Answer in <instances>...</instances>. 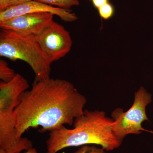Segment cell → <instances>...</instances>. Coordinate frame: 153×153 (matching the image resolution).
Listing matches in <instances>:
<instances>
[{
  "label": "cell",
  "mask_w": 153,
  "mask_h": 153,
  "mask_svg": "<svg viewBox=\"0 0 153 153\" xmlns=\"http://www.w3.org/2000/svg\"><path fill=\"white\" fill-rule=\"evenodd\" d=\"M87 100L71 82L60 79L35 81L20 95L15 111L17 139L30 128L51 131L68 125L83 113Z\"/></svg>",
  "instance_id": "obj_1"
},
{
  "label": "cell",
  "mask_w": 153,
  "mask_h": 153,
  "mask_svg": "<svg viewBox=\"0 0 153 153\" xmlns=\"http://www.w3.org/2000/svg\"><path fill=\"white\" fill-rule=\"evenodd\" d=\"M113 121L104 111L84 110L75 119L73 128L63 126L50 131L46 141V153H57L65 148L85 145H97L106 151L117 149L122 141L112 131Z\"/></svg>",
  "instance_id": "obj_2"
},
{
  "label": "cell",
  "mask_w": 153,
  "mask_h": 153,
  "mask_svg": "<svg viewBox=\"0 0 153 153\" xmlns=\"http://www.w3.org/2000/svg\"><path fill=\"white\" fill-rule=\"evenodd\" d=\"M0 56L27 63L35 73V81L50 78L51 65L36 36L1 29Z\"/></svg>",
  "instance_id": "obj_3"
},
{
  "label": "cell",
  "mask_w": 153,
  "mask_h": 153,
  "mask_svg": "<svg viewBox=\"0 0 153 153\" xmlns=\"http://www.w3.org/2000/svg\"><path fill=\"white\" fill-rule=\"evenodd\" d=\"M30 87L27 79L17 74L9 82H0V149H7L18 141L15 111L20 95Z\"/></svg>",
  "instance_id": "obj_4"
},
{
  "label": "cell",
  "mask_w": 153,
  "mask_h": 153,
  "mask_svg": "<svg viewBox=\"0 0 153 153\" xmlns=\"http://www.w3.org/2000/svg\"><path fill=\"white\" fill-rule=\"evenodd\" d=\"M152 100V94L141 86L135 92L133 103L128 110L124 111L122 108H118L112 111V131L120 140L123 141L128 135L149 131L143 127L142 124L149 121L146 109Z\"/></svg>",
  "instance_id": "obj_5"
},
{
  "label": "cell",
  "mask_w": 153,
  "mask_h": 153,
  "mask_svg": "<svg viewBox=\"0 0 153 153\" xmlns=\"http://www.w3.org/2000/svg\"><path fill=\"white\" fill-rule=\"evenodd\" d=\"M36 38L51 63L65 57L72 45L69 32L54 21Z\"/></svg>",
  "instance_id": "obj_6"
},
{
  "label": "cell",
  "mask_w": 153,
  "mask_h": 153,
  "mask_svg": "<svg viewBox=\"0 0 153 153\" xmlns=\"http://www.w3.org/2000/svg\"><path fill=\"white\" fill-rule=\"evenodd\" d=\"M54 16L48 13L24 14L0 22V27L37 36L53 23Z\"/></svg>",
  "instance_id": "obj_7"
},
{
  "label": "cell",
  "mask_w": 153,
  "mask_h": 153,
  "mask_svg": "<svg viewBox=\"0 0 153 153\" xmlns=\"http://www.w3.org/2000/svg\"><path fill=\"white\" fill-rule=\"evenodd\" d=\"M35 13H51L65 22H73L77 19L76 15L70 10L53 7L33 0L19 5L11 6L4 10L1 11L0 22L24 14Z\"/></svg>",
  "instance_id": "obj_8"
},
{
  "label": "cell",
  "mask_w": 153,
  "mask_h": 153,
  "mask_svg": "<svg viewBox=\"0 0 153 153\" xmlns=\"http://www.w3.org/2000/svg\"><path fill=\"white\" fill-rule=\"evenodd\" d=\"M33 148V143L27 138L22 137L10 148L7 149H0V153H21Z\"/></svg>",
  "instance_id": "obj_9"
},
{
  "label": "cell",
  "mask_w": 153,
  "mask_h": 153,
  "mask_svg": "<svg viewBox=\"0 0 153 153\" xmlns=\"http://www.w3.org/2000/svg\"><path fill=\"white\" fill-rule=\"evenodd\" d=\"M37 1L44 3L57 7L69 10L74 6L79 4L78 0H35Z\"/></svg>",
  "instance_id": "obj_10"
},
{
  "label": "cell",
  "mask_w": 153,
  "mask_h": 153,
  "mask_svg": "<svg viewBox=\"0 0 153 153\" xmlns=\"http://www.w3.org/2000/svg\"><path fill=\"white\" fill-rule=\"evenodd\" d=\"M13 69L9 66L7 61L0 60V79L3 82H10L13 79L16 75Z\"/></svg>",
  "instance_id": "obj_11"
},
{
  "label": "cell",
  "mask_w": 153,
  "mask_h": 153,
  "mask_svg": "<svg viewBox=\"0 0 153 153\" xmlns=\"http://www.w3.org/2000/svg\"><path fill=\"white\" fill-rule=\"evenodd\" d=\"M97 10L100 17L105 20L111 19L115 14L114 7L110 2L100 7Z\"/></svg>",
  "instance_id": "obj_12"
},
{
  "label": "cell",
  "mask_w": 153,
  "mask_h": 153,
  "mask_svg": "<svg viewBox=\"0 0 153 153\" xmlns=\"http://www.w3.org/2000/svg\"><path fill=\"white\" fill-rule=\"evenodd\" d=\"M73 153H107L102 148L97 147L94 145L82 146Z\"/></svg>",
  "instance_id": "obj_13"
},
{
  "label": "cell",
  "mask_w": 153,
  "mask_h": 153,
  "mask_svg": "<svg viewBox=\"0 0 153 153\" xmlns=\"http://www.w3.org/2000/svg\"><path fill=\"white\" fill-rule=\"evenodd\" d=\"M93 6L96 8L98 9L100 7L109 2V0H91Z\"/></svg>",
  "instance_id": "obj_14"
},
{
  "label": "cell",
  "mask_w": 153,
  "mask_h": 153,
  "mask_svg": "<svg viewBox=\"0 0 153 153\" xmlns=\"http://www.w3.org/2000/svg\"><path fill=\"white\" fill-rule=\"evenodd\" d=\"M11 6L10 0H0V12L4 10Z\"/></svg>",
  "instance_id": "obj_15"
},
{
  "label": "cell",
  "mask_w": 153,
  "mask_h": 153,
  "mask_svg": "<svg viewBox=\"0 0 153 153\" xmlns=\"http://www.w3.org/2000/svg\"><path fill=\"white\" fill-rule=\"evenodd\" d=\"M33 0H10L11 6L19 5Z\"/></svg>",
  "instance_id": "obj_16"
},
{
  "label": "cell",
  "mask_w": 153,
  "mask_h": 153,
  "mask_svg": "<svg viewBox=\"0 0 153 153\" xmlns=\"http://www.w3.org/2000/svg\"><path fill=\"white\" fill-rule=\"evenodd\" d=\"M26 152L24 153H38L37 150L35 148H32L29 149L27 150H26Z\"/></svg>",
  "instance_id": "obj_17"
},
{
  "label": "cell",
  "mask_w": 153,
  "mask_h": 153,
  "mask_svg": "<svg viewBox=\"0 0 153 153\" xmlns=\"http://www.w3.org/2000/svg\"><path fill=\"white\" fill-rule=\"evenodd\" d=\"M88 1H89L91 2V0H88Z\"/></svg>",
  "instance_id": "obj_18"
}]
</instances>
